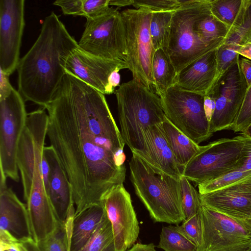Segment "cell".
Instances as JSON below:
<instances>
[{
	"label": "cell",
	"mask_w": 251,
	"mask_h": 251,
	"mask_svg": "<svg viewBox=\"0 0 251 251\" xmlns=\"http://www.w3.org/2000/svg\"><path fill=\"white\" fill-rule=\"evenodd\" d=\"M47 136L72 186L75 215L124 185L125 142L103 94L66 72L45 108Z\"/></svg>",
	"instance_id": "1"
},
{
	"label": "cell",
	"mask_w": 251,
	"mask_h": 251,
	"mask_svg": "<svg viewBox=\"0 0 251 251\" xmlns=\"http://www.w3.org/2000/svg\"><path fill=\"white\" fill-rule=\"evenodd\" d=\"M77 47L54 12L45 18L37 39L17 69L18 91L25 101L44 108L50 103L66 73L67 59Z\"/></svg>",
	"instance_id": "2"
},
{
	"label": "cell",
	"mask_w": 251,
	"mask_h": 251,
	"mask_svg": "<svg viewBox=\"0 0 251 251\" xmlns=\"http://www.w3.org/2000/svg\"><path fill=\"white\" fill-rule=\"evenodd\" d=\"M129 165L135 193L155 222L178 225L186 220L180 178L153 167L134 152Z\"/></svg>",
	"instance_id": "3"
},
{
	"label": "cell",
	"mask_w": 251,
	"mask_h": 251,
	"mask_svg": "<svg viewBox=\"0 0 251 251\" xmlns=\"http://www.w3.org/2000/svg\"><path fill=\"white\" fill-rule=\"evenodd\" d=\"M121 133L132 152L144 149L143 133L149 126L161 124L166 116L160 97L134 79L115 91Z\"/></svg>",
	"instance_id": "4"
},
{
	"label": "cell",
	"mask_w": 251,
	"mask_h": 251,
	"mask_svg": "<svg viewBox=\"0 0 251 251\" xmlns=\"http://www.w3.org/2000/svg\"><path fill=\"white\" fill-rule=\"evenodd\" d=\"M182 5L173 16L167 47L164 50L177 73L195 60L219 48L200 37L198 22L211 13L210 0H181Z\"/></svg>",
	"instance_id": "5"
},
{
	"label": "cell",
	"mask_w": 251,
	"mask_h": 251,
	"mask_svg": "<svg viewBox=\"0 0 251 251\" xmlns=\"http://www.w3.org/2000/svg\"><path fill=\"white\" fill-rule=\"evenodd\" d=\"M244 136L223 138L201 146L183 169L182 176L196 185L216 180L243 165Z\"/></svg>",
	"instance_id": "6"
},
{
	"label": "cell",
	"mask_w": 251,
	"mask_h": 251,
	"mask_svg": "<svg viewBox=\"0 0 251 251\" xmlns=\"http://www.w3.org/2000/svg\"><path fill=\"white\" fill-rule=\"evenodd\" d=\"M125 29L127 63L133 79L152 90L154 81L151 66L155 51L151 41L150 24L152 12L144 8L121 12Z\"/></svg>",
	"instance_id": "7"
},
{
	"label": "cell",
	"mask_w": 251,
	"mask_h": 251,
	"mask_svg": "<svg viewBox=\"0 0 251 251\" xmlns=\"http://www.w3.org/2000/svg\"><path fill=\"white\" fill-rule=\"evenodd\" d=\"M166 117L199 145L213 134L204 108V96L174 85L159 96Z\"/></svg>",
	"instance_id": "8"
},
{
	"label": "cell",
	"mask_w": 251,
	"mask_h": 251,
	"mask_svg": "<svg viewBox=\"0 0 251 251\" xmlns=\"http://www.w3.org/2000/svg\"><path fill=\"white\" fill-rule=\"evenodd\" d=\"M202 244L197 251H249L251 219H240L201 203Z\"/></svg>",
	"instance_id": "9"
},
{
	"label": "cell",
	"mask_w": 251,
	"mask_h": 251,
	"mask_svg": "<svg viewBox=\"0 0 251 251\" xmlns=\"http://www.w3.org/2000/svg\"><path fill=\"white\" fill-rule=\"evenodd\" d=\"M78 46L93 55L127 63L125 29L121 13L110 7L96 18L87 19Z\"/></svg>",
	"instance_id": "10"
},
{
	"label": "cell",
	"mask_w": 251,
	"mask_h": 251,
	"mask_svg": "<svg viewBox=\"0 0 251 251\" xmlns=\"http://www.w3.org/2000/svg\"><path fill=\"white\" fill-rule=\"evenodd\" d=\"M27 114L25 100L14 88L0 100V175L18 182L17 163L19 143L25 128Z\"/></svg>",
	"instance_id": "11"
},
{
	"label": "cell",
	"mask_w": 251,
	"mask_h": 251,
	"mask_svg": "<svg viewBox=\"0 0 251 251\" xmlns=\"http://www.w3.org/2000/svg\"><path fill=\"white\" fill-rule=\"evenodd\" d=\"M247 85L240 65V56L207 95L215 100L210 120L212 133L231 129L246 92Z\"/></svg>",
	"instance_id": "12"
},
{
	"label": "cell",
	"mask_w": 251,
	"mask_h": 251,
	"mask_svg": "<svg viewBox=\"0 0 251 251\" xmlns=\"http://www.w3.org/2000/svg\"><path fill=\"white\" fill-rule=\"evenodd\" d=\"M24 7V0H0V69L9 76L20 60Z\"/></svg>",
	"instance_id": "13"
},
{
	"label": "cell",
	"mask_w": 251,
	"mask_h": 251,
	"mask_svg": "<svg viewBox=\"0 0 251 251\" xmlns=\"http://www.w3.org/2000/svg\"><path fill=\"white\" fill-rule=\"evenodd\" d=\"M103 205L113 232L117 251H126L136 242L140 227L130 195L124 185L111 190Z\"/></svg>",
	"instance_id": "14"
},
{
	"label": "cell",
	"mask_w": 251,
	"mask_h": 251,
	"mask_svg": "<svg viewBox=\"0 0 251 251\" xmlns=\"http://www.w3.org/2000/svg\"><path fill=\"white\" fill-rule=\"evenodd\" d=\"M128 69L126 62L103 58L89 54L78 46L69 54L65 63L66 72L78 78L104 95L115 93L109 83L115 71Z\"/></svg>",
	"instance_id": "15"
},
{
	"label": "cell",
	"mask_w": 251,
	"mask_h": 251,
	"mask_svg": "<svg viewBox=\"0 0 251 251\" xmlns=\"http://www.w3.org/2000/svg\"><path fill=\"white\" fill-rule=\"evenodd\" d=\"M200 196L202 204L219 212L251 219V176Z\"/></svg>",
	"instance_id": "16"
},
{
	"label": "cell",
	"mask_w": 251,
	"mask_h": 251,
	"mask_svg": "<svg viewBox=\"0 0 251 251\" xmlns=\"http://www.w3.org/2000/svg\"><path fill=\"white\" fill-rule=\"evenodd\" d=\"M43 154L50 168L47 194L57 221L66 224L75 213L72 186L52 147H45Z\"/></svg>",
	"instance_id": "17"
},
{
	"label": "cell",
	"mask_w": 251,
	"mask_h": 251,
	"mask_svg": "<svg viewBox=\"0 0 251 251\" xmlns=\"http://www.w3.org/2000/svg\"><path fill=\"white\" fill-rule=\"evenodd\" d=\"M0 230L18 242L33 240L26 205L8 187L6 180H0Z\"/></svg>",
	"instance_id": "18"
},
{
	"label": "cell",
	"mask_w": 251,
	"mask_h": 251,
	"mask_svg": "<svg viewBox=\"0 0 251 251\" xmlns=\"http://www.w3.org/2000/svg\"><path fill=\"white\" fill-rule=\"evenodd\" d=\"M218 48L182 69L177 74L175 85L203 96L208 94L217 81Z\"/></svg>",
	"instance_id": "19"
},
{
	"label": "cell",
	"mask_w": 251,
	"mask_h": 251,
	"mask_svg": "<svg viewBox=\"0 0 251 251\" xmlns=\"http://www.w3.org/2000/svg\"><path fill=\"white\" fill-rule=\"evenodd\" d=\"M143 135L144 149L139 155L163 172L175 178L181 177L182 170L164 135L161 124L148 126Z\"/></svg>",
	"instance_id": "20"
},
{
	"label": "cell",
	"mask_w": 251,
	"mask_h": 251,
	"mask_svg": "<svg viewBox=\"0 0 251 251\" xmlns=\"http://www.w3.org/2000/svg\"><path fill=\"white\" fill-rule=\"evenodd\" d=\"M103 203L94 204L74 216L69 237L70 251H79L106 216Z\"/></svg>",
	"instance_id": "21"
},
{
	"label": "cell",
	"mask_w": 251,
	"mask_h": 251,
	"mask_svg": "<svg viewBox=\"0 0 251 251\" xmlns=\"http://www.w3.org/2000/svg\"><path fill=\"white\" fill-rule=\"evenodd\" d=\"M161 126L175 159L182 171L185 166L200 151L201 146L177 129L166 117Z\"/></svg>",
	"instance_id": "22"
},
{
	"label": "cell",
	"mask_w": 251,
	"mask_h": 251,
	"mask_svg": "<svg viewBox=\"0 0 251 251\" xmlns=\"http://www.w3.org/2000/svg\"><path fill=\"white\" fill-rule=\"evenodd\" d=\"M249 3L250 0H210L211 12L230 31L240 25Z\"/></svg>",
	"instance_id": "23"
},
{
	"label": "cell",
	"mask_w": 251,
	"mask_h": 251,
	"mask_svg": "<svg viewBox=\"0 0 251 251\" xmlns=\"http://www.w3.org/2000/svg\"><path fill=\"white\" fill-rule=\"evenodd\" d=\"M151 72L154 87L159 96L175 85L177 73L163 49L155 50L152 61Z\"/></svg>",
	"instance_id": "24"
},
{
	"label": "cell",
	"mask_w": 251,
	"mask_h": 251,
	"mask_svg": "<svg viewBox=\"0 0 251 251\" xmlns=\"http://www.w3.org/2000/svg\"><path fill=\"white\" fill-rule=\"evenodd\" d=\"M245 158L242 166L212 181L198 185L199 194H204L251 176V144L244 146Z\"/></svg>",
	"instance_id": "25"
},
{
	"label": "cell",
	"mask_w": 251,
	"mask_h": 251,
	"mask_svg": "<svg viewBox=\"0 0 251 251\" xmlns=\"http://www.w3.org/2000/svg\"><path fill=\"white\" fill-rule=\"evenodd\" d=\"M157 247L164 251H197V247L181 231L178 225L164 226Z\"/></svg>",
	"instance_id": "26"
},
{
	"label": "cell",
	"mask_w": 251,
	"mask_h": 251,
	"mask_svg": "<svg viewBox=\"0 0 251 251\" xmlns=\"http://www.w3.org/2000/svg\"><path fill=\"white\" fill-rule=\"evenodd\" d=\"M197 29L200 37L208 44H223L230 30L211 13L200 20Z\"/></svg>",
	"instance_id": "27"
},
{
	"label": "cell",
	"mask_w": 251,
	"mask_h": 251,
	"mask_svg": "<svg viewBox=\"0 0 251 251\" xmlns=\"http://www.w3.org/2000/svg\"><path fill=\"white\" fill-rule=\"evenodd\" d=\"M174 11L152 12L150 32L154 50L167 47L171 22Z\"/></svg>",
	"instance_id": "28"
},
{
	"label": "cell",
	"mask_w": 251,
	"mask_h": 251,
	"mask_svg": "<svg viewBox=\"0 0 251 251\" xmlns=\"http://www.w3.org/2000/svg\"><path fill=\"white\" fill-rule=\"evenodd\" d=\"M78 251H117L111 224L107 215L86 244Z\"/></svg>",
	"instance_id": "29"
},
{
	"label": "cell",
	"mask_w": 251,
	"mask_h": 251,
	"mask_svg": "<svg viewBox=\"0 0 251 251\" xmlns=\"http://www.w3.org/2000/svg\"><path fill=\"white\" fill-rule=\"evenodd\" d=\"M73 218L58 223L56 229L45 239L35 242L39 251H70L69 237Z\"/></svg>",
	"instance_id": "30"
},
{
	"label": "cell",
	"mask_w": 251,
	"mask_h": 251,
	"mask_svg": "<svg viewBox=\"0 0 251 251\" xmlns=\"http://www.w3.org/2000/svg\"><path fill=\"white\" fill-rule=\"evenodd\" d=\"M182 207L186 219L197 213L201 202L200 194L186 178L179 179Z\"/></svg>",
	"instance_id": "31"
},
{
	"label": "cell",
	"mask_w": 251,
	"mask_h": 251,
	"mask_svg": "<svg viewBox=\"0 0 251 251\" xmlns=\"http://www.w3.org/2000/svg\"><path fill=\"white\" fill-rule=\"evenodd\" d=\"M240 46L241 45L238 44L223 43L218 48L217 57L218 74L216 84L240 56L238 51Z\"/></svg>",
	"instance_id": "32"
},
{
	"label": "cell",
	"mask_w": 251,
	"mask_h": 251,
	"mask_svg": "<svg viewBox=\"0 0 251 251\" xmlns=\"http://www.w3.org/2000/svg\"><path fill=\"white\" fill-rule=\"evenodd\" d=\"M178 227L185 235L194 243L197 250L202 244V227L200 210L186 219Z\"/></svg>",
	"instance_id": "33"
},
{
	"label": "cell",
	"mask_w": 251,
	"mask_h": 251,
	"mask_svg": "<svg viewBox=\"0 0 251 251\" xmlns=\"http://www.w3.org/2000/svg\"><path fill=\"white\" fill-rule=\"evenodd\" d=\"M251 125V85L247 88L242 105L231 129L244 133Z\"/></svg>",
	"instance_id": "34"
},
{
	"label": "cell",
	"mask_w": 251,
	"mask_h": 251,
	"mask_svg": "<svg viewBox=\"0 0 251 251\" xmlns=\"http://www.w3.org/2000/svg\"><path fill=\"white\" fill-rule=\"evenodd\" d=\"M251 30V0L240 25L230 30L225 39V44H234L241 45Z\"/></svg>",
	"instance_id": "35"
},
{
	"label": "cell",
	"mask_w": 251,
	"mask_h": 251,
	"mask_svg": "<svg viewBox=\"0 0 251 251\" xmlns=\"http://www.w3.org/2000/svg\"><path fill=\"white\" fill-rule=\"evenodd\" d=\"M132 6L151 12L175 11L181 6L180 0H134Z\"/></svg>",
	"instance_id": "36"
},
{
	"label": "cell",
	"mask_w": 251,
	"mask_h": 251,
	"mask_svg": "<svg viewBox=\"0 0 251 251\" xmlns=\"http://www.w3.org/2000/svg\"><path fill=\"white\" fill-rule=\"evenodd\" d=\"M109 6V0H83V16L86 19L96 18L106 12Z\"/></svg>",
	"instance_id": "37"
},
{
	"label": "cell",
	"mask_w": 251,
	"mask_h": 251,
	"mask_svg": "<svg viewBox=\"0 0 251 251\" xmlns=\"http://www.w3.org/2000/svg\"><path fill=\"white\" fill-rule=\"evenodd\" d=\"M83 0H57L53 4L61 7L65 15H72L83 16Z\"/></svg>",
	"instance_id": "38"
},
{
	"label": "cell",
	"mask_w": 251,
	"mask_h": 251,
	"mask_svg": "<svg viewBox=\"0 0 251 251\" xmlns=\"http://www.w3.org/2000/svg\"><path fill=\"white\" fill-rule=\"evenodd\" d=\"M13 88L9 82V75L0 69V100L7 97Z\"/></svg>",
	"instance_id": "39"
},
{
	"label": "cell",
	"mask_w": 251,
	"mask_h": 251,
	"mask_svg": "<svg viewBox=\"0 0 251 251\" xmlns=\"http://www.w3.org/2000/svg\"><path fill=\"white\" fill-rule=\"evenodd\" d=\"M240 65L248 88L251 85V60L240 58Z\"/></svg>",
	"instance_id": "40"
},
{
	"label": "cell",
	"mask_w": 251,
	"mask_h": 251,
	"mask_svg": "<svg viewBox=\"0 0 251 251\" xmlns=\"http://www.w3.org/2000/svg\"><path fill=\"white\" fill-rule=\"evenodd\" d=\"M216 107L214 98L210 95L204 96V108L206 116L210 122Z\"/></svg>",
	"instance_id": "41"
},
{
	"label": "cell",
	"mask_w": 251,
	"mask_h": 251,
	"mask_svg": "<svg viewBox=\"0 0 251 251\" xmlns=\"http://www.w3.org/2000/svg\"><path fill=\"white\" fill-rule=\"evenodd\" d=\"M19 251H39L35 242L31 240L15 244Z\"/></svg>",
	"instance_id": "42"
},
{
	"label": "cell",
	"mask_w": 251,
	"mask_h": 251,
	"mask_svg": "<svg viewBox=\"0 0 251 251\" xmlns=\"http://www.w3.org/2000/svg\"><path fill=\"white\" fill-rule=\"evenodd\" d=\"M238 53L239 55L251 60V42L247 41L241 45Z\"/></svg>",
	"instance_id": "43"
},
{
	"label": "cell",
	"mask_w": 251,
	"mask_h": 251,
	"mask_svg": "<svg viewBox=\"0 0 251 251\" xmlns=\"http://www.w3.org/2000/svg\"><path fill=\"white\" fill-rule=\"evenodd\" d=\"M128 251H157L153 243L134 244Z\"/></svg>",
	"instance_id": "44"
},
{
	"label": "cell",
	"mask_w": 251,
	"mask_h": 251,
	"mask_svg": "<svg viewBox=\"0 0 251 251\" xmlns=\"http://www.w3.org/2000/svg\"><path fill=\"white\" fill-rule=\"evenodd\" d=\"M134 0H109V5H114L118 7L132 5Z\"/></svg>",
	"instance_id": "45"
},
{
	"label": "cell",
	"mask_w": 251,
	"mask_h": 251,
	"mask_svg": "<svg viewBox=\"0 0 251 251\" xmlns=\"http://www.w3.org/2000/svg\"><path fill=\"white\" fill-rule=\"evenodd\" d=\"M242 134L251 138V125L246 129L244 133H242Z\"/></svg>",
	"instance_id": "46"
},
{
	"label": "cell",
	"mask_w": 251,
	"mask_h": 251,
	"mask_svg": "<svg viewBox=\"0 0 251 251\" xmlns=\"http://www.w3.org/2000/svg\"><path fill=\"white\" fill-rule=\"evenodd\" d=\"M247 41L251 42V30L247 35L245 43Z\"/></svg>",
	"instance_id": "47"
},
{
	"label": "cell",
	"mask_w": 251,
	"mask_h": 251,
	"mask_svg": "<svg viewBox=\"0 0 251 251\" xmlns=\"http://www.w3.org/2000/svg\"><path fill=\"white\" fill-rule=\"evenodd\" d=\"M7 251V250H4V251Z\"/></svg>",
	"instance_id": "48"
},
{
	"label": "cell",
	"mask_w": 251,
	"mask_h": 251,
	"mask_svg": "<svg viewBox=\"0 0 251 251\" xmlns=\"http://www.w3.org/2000/svg\"><path fill=\"white\" fill-rule=\"evenodd\" d=\"M249 251H251V249Z\"/></svg>",
	"instance_id": "49"
}]
</instances>
